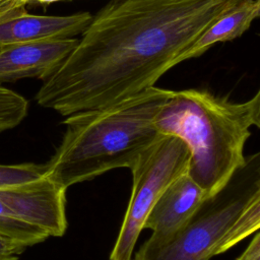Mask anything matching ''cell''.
<instances>
[{
  "mask_svg": "<svg viewBox=\"0 0 260 260\" xmlns=\"http://www.w3.org/2000/svg\"><path fill=\"white\" fill-rule=\"evenodd\" d=\"M260 153L246 156L226 183L207 195L171 236L145 241L133 260H209L259 231Z\"/></svg>",
  "mask_w": 260,
  "mask_h": 260,
  "instance_id": "cell-4",
  "label": "cell"
},
{
  "mask_svg": "<svg viewBox=\"0 0 260 260\" xmlns=\"http://www.w3.org/2000/svg\"><path fill=\"white\" fill-rule=\"evenodd\" d=\"M26 248L23 244L0 235V260H18Z\"/></svg>",
  "mask_w": 260,
  "mask_h": 260,
  "instance_id": "cell-14",
  "label": "cell"
},
{
  "mask_svg": "<svg viewBox=\"0 0 260 260\" xmlns=\"http://www.w3.org/2000/svg\"><path fill=\"white\" fill-rule=\"evenodd\" d=\"M190 152L174 135H161L130 169L132 193L110 260H132L144 221L166 187L187 172Z\"/></svg>",
  "mask_w": 260,
  "mask_h": 260,
  "instance_id": "cell-5",
  "label": "cell"
},
{
  "mask_svg": "<svg viewBox=\"0 0 260 260\" xmlns=\"http://www.w3.org/2000/svg\"><path fill=\"white\" fill-rule=\"evenodd\" d=\"M236 260H260V234L255 232V236L244 252Z\"/></svg>",
  "mask_w": 260,
  "mask_h": 260,
  "instance_id": "cell-15",
  "label": "cell"
},
{
  "mask_svg": "<svg viewBox=\"0 0 260 260\" xmlns=\"http://www.w3.org/2000/svg\"><path fill=\"white\" fill-rule=\"evenodd\" d=\"M28 112L27 100L0 84V133L18 126Z\"/></svg>",
  "mask_w": 260,
  "mask_h": 260,
  "instance_id": "cell-12",
  "label": "cell"
},
{
  "mask_svg": "<svg viewBox=\"0 0 260 260\" xmlns=\"http://www.w3.org/2000/svg\"><path fill=\"white\" fill-rule=\"evenodd\" d=\"M260 0H241L212 21L202 34L172 63V67L199 57L217 43L233 41L244 35L259 16Z\"/></svg>",
  "mask_w": 260,
  "mask_h": 260,
  "instance_id": "cell-10",
  "label": "cell"
},
{
  "mask_svg": "<svg viewBox=\"0 0 260 260\" xmlns=\"http://www.w3.org/2000/svg\"><path fill=\"white\" fill-rule=\"evenodd\" d=\"M206 194L187 173L173 180L151 207L143 225L152 231L149 240L160 241L174 234L195 211Z\"/></svg>",
  "mask_w": 260,
  "mask_h": 260,
  "instance_id": "cell-9",
  "label": "cell"
},
{
  "mask_svg": "<svg viewBox=\"0 0 260 260\" xmlns=\"http://www.w3.org/2000/svg\"><path fill=\"white\" fill-rule=\"evenodd\" d=\"M0 201L22 221L60 237L67 230L66 189L46 176L0 189Z\"/></svg>",
  "mask_w": 260,
  "mask_h": 260,
  "instance_id": "cell-6",
  "label": "cell"
},
{
  "mask_svg": "<svg viewBox=\"0 0 260 260\" xmlns=\"http://www.w3.org/2000/svg\"><path fill=\"white\" fill-rule=\"evenodd\" d=\"M0 235L8 237L25 247L42 243L49 238L43 230L26 223L16 217L0 201Z\"/></svg>",
  "mask_w": 260,
  "mask_h": 260,
  "instance_id": "cell-11",
  "label": "cell"
},
{
  "mask_svg": "<svg viewBox=\"0 0 260 260\" xmlns=\"http://www.w3.org/2000/svg\"><path fill=\"white\" fill-rule=\"evenodd\" d=\"M46 172V164L25 162L19 165H0V189L38 180L44 177Z\"/></svg>",
  "mask_w": 260,
  "mask_h": 260,
  "instance_id": "cell-13",
  "label": "cell"
},
{
  "mask_svg": "<svg viewBox=\"0 0 260 260\" xmlns=\"http://www.w3.org/2000/svg\"><path fill=\"white\" fill-rule=\"evenodd\" d=\"M172 92L153 85L112 105L66 116L63 138L46 162L45 176L67 190L113 169H131L162 135L154 118Z\"/></svg>",
  "mask_w": 260,
  "mask_h": 260,
  "instance_id": "cell-2",
  "label": "cell"
},
{
  "mask_svg": "<svg viewBox=\"0 0 260 260\" xmlns=\"http://www.w3.org/2000/svg\"><path fill=\"white\" fill-rule=\"evenodd\" d=\"M78 39H51L0 47V84L23 78L46 79L71 53Z\"/></svg>",
  "mask_w": 260,
  "mask_h": 260,
  "instance_id": "cell-7",
  "label": "cell"
},
{
  "mask_svg": "<svg viewBox=\"0 0 260 260\" xmlns=\"http://www.w3.org/2000/svg\"><path fill=\"white\" fill-rule=\"evenodd\" d=\"M59 1H62V0H31L30 4H34V5H43V6H47V5H50L52 3H55V2H59Z\"/></svg>",
  "mask_w": 260,
  "mask_h": 260,
  "instance_id": "cell-16",
  "label": "cell"
},
{
  "mask_svg": "<svg viewBox=\"0 0 260 260\" xmlns=\"http://www.w3.org/2000/svg\"><path fill=\"white\" fill-rule=\"evenodd\" d=\"M87 11L68 15H39L19 7L0 17V47L16 43L76 38L88 25Z\"/></svg>",
  "mask_w": 260,
  "mask_h": 260,
  "instance_id": "cell-8",
  "label": "cell"
},
{
  "mask_svg": "<svg viewBox=\"0 0 260 260\" xmlns=\"http://www.w3.org/2000/svg\"><path fill=\"white\" fill-rule=\"evenodd\" d=\"M22 5H24V6H26L27 4H29L30 3V1L31 0H18Z\"/></svg>",
  "mask_w": 260,
  "mask_h": 260,
  "instance_id": "cell-17",
  "label": "cell"
},
{
  "mask_svg": "<svg viewBox=\"0 0 260 260\" xmlns=\"http://www.w3.org/2000/svg\"><path fill=\"white\" fill-rule=\"evenodd\" d=\"M241 0H110L46 79L37 103L62 116L102 108L143 89Z\"/></svg>",
  "mask_w": 260,
  "mask_h": 260,
  "instance_id": "cell-1",
  "label": "cell"
},
{
  "mask_svg": "<svg viewBox=\"0 0 260 260\" xmlns=\"http://www.w3.org/2000/svg\"><path fill=\"white\" fill-rule=\"evenodd\" d=\"M162 135L182 139L190 152L187 174L207 195L241 167L250 128L260 127V91L233 102L204 89L173 90L154 118Z\"/></svg>",
  "mask_w": 260,
  "mask_h": 260,
  "instance_id": "cell-3",
  "label": "cell"
}]
</instances>
